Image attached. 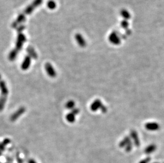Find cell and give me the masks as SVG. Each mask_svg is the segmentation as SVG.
Here are the masks:
<instances>
[{
	"instance_id": "obj_16",
	"label": "cell",
	"mask_w": 164,
	"mask_h": 163,
	"mask_svg": "<svg viewBox=\"0 0 164 163\" xmlns=\"http://www.w3.org/2000/svg\"><path fill=\"white\" fill-rule=\"evenodd\" d=\"M10 142V140L9 139H8V138H6V139H5L3 141V142H2V144H3L4 146H5V145H7L9 144Z\"/></svg>"
},
{
	"instance_id": "obj_12",
	"label": "cell",
	"mask_w": 164,
	"mask_h": 163,
	"mask_svg": "<svg viewBox=\"0 0 164 163\" xmlns=\"http://www.w3.org/2000/svg\"><path fill=\"white\" fill-rule=\"evenodd\" d=\"M156 147L155 145H150L147 147L145 150V153L146 154H150L153 152L155 150Z\"/></svg>"
},
{
	"instance_id": "obj_1",
	"label": "cell",
	"mask_w": 164,
	"mask_h": 163,
	"mask_svg": "<svg viewBox=\"0 0 164 163\" xmlns=\"http://www.w3.org/2000/svg\"><path fill=\"white\" fill-rule=\"evenodd\" d=\"M42 1L43 0H35L32 4H31L29 6H28L24 12L18 17L17 19L12 24V27L15 28L19 24H20L22 22H23L25 19L26 15L31 13L36 7H38L39 5L42 3Z\"/></svg>"
},
{
	"instance_id": "obj_3",
	"label": "cell",
	"mask_w": 164,
	"mask_h": 163,
	"mask_svg": "<svg viewBox=\"0 0 164 163\" xmlns=\"http://www.w3.org/2000/svg\"><path fill=\"white\" fill-rule=\"evenodd\" d=\"M26 111V108L25 107H20L16 111L12 114L10 117V120L12 122L15 121V120H17L20 116L23 114Z\"/></svg>"
},
{
	"instance_id": "obj_15",
	"label": "cell",
	"mask_w": 164,
	"mask_h": 163,
	"mask_svg": "<svg viewBox=\"0 0 164 163\" xmlns=\"http://www.w3.org/2000/svg\"><path fill=\"white\" fill-rule=\"evenodd\" d=\"M100 102L99 101H96V102H95L93 104H92V108L93 110H97L98 109L99 107V105Z\"/></svg>"
},
{
	"instance_id": "obj_6",
	"label": "cell",
	"mask_w": 164,
	"mask_h": 163,
	"mask_svg": "<svg viewBox=\"0 0 164 163\" xmlns=\"http://www.w3.org/2000/svg\"><path fill=\"white\" fill-rule=\"evenodd\" d=\"M31 64V58L29 56H26L22 63L21 68L24 71H26L28 68L30 67Z\"/></svg>"
},
{
	"instance_id": "obj_18",
	"label": "cell",
	"mask_w": 164,
	"mask_h": 163,
	"mask_svg": "<svg viewBox=\"0 0 164 163\" xmlns=\"http://www.w3.org/2000/svg\"><path fill=\"white\" fill-rule=\"evenodd\" d=\"M72 113L73 114H74L75 115L77 114H78L79 113V110L77 109H73V110H72Z\"/></svg>"
},
{
	"instance_id": "obj_17",
	"label": "cell",
	"mask_w": 164,
	"mask_h": 163,
	"mask_svg": "<svg viewBox=\"0 0 164 163\" xmlns=\"http://www.w3.org/2000/svg\"><path fill=\"white\" fill-rule=\"evenodd\" d=\"M150 160V157H148L146 159L141 160L139 163H148L149 161Z\"/></svg>"
},
{
	"instance_id": "obj_13",
	"label": "cell",
	"mask_w": 164,
	"mask_h": 163,
	"mask_svg": "<svg viewBox=\"0 0 164 163\" xmlns=\"http://www.w3.org/2000/svg\"><path fill=\"white\" fill-rule=\"evenodd\" d=\"M75 102L72 100H70L66 103L65 107L66 108L68 109H73V108L75 107Z\"/></svg>"
},
{
	"instance_id": "obj_19",
	"label": "cell",
	"mask_w": 164,
	"mask_h": 163,
	"mask_svg": "<svg viewBox=\"0 0 164 163\" xmlns=\"http://www.w3.org/2000/svg\"><path fill=\"white\" fill-rule=\"evenodd\" d=\"M4 149H5V146L2 143H0V151L4 150Z\"/></svg>"
},
{
	"instance_id": "obj_11",
	"label": "cell",
	"mask_w": 164,
	"mask_h": 163,
	"mask_svg": "<svg viewBox=\"0 0 164 163\" xmlns=\"http://www.w3.org/2000/svg\"><path fill=\"white\" fill-rule=\"evenodd\" d=\"M18 54V52L17 51H16L14 49L12 50V51L10 52V53L9 54V59L11 61L14 60L16 58V56H17Z\"/></svg>"
},
{
	"instance_id": "obj_21",
	"label": "cell",
	"mask_w": 164,
	"mask_h": 163,
	"mask_svg": "<svg viewBox=\"0 0 164 163\" xmlns=\"http://www.w3.org/2000/svg\"><path fill=\"white\" fill-rule=\"evenodd\" d=\"M1 75H0V80H1Z\"/></svg>"
},
{
	"instance_id": "obj_7",
	"label": "cell",
	"mask_w": 164,
	"mask_h": 163,
	"mask_svg": "<svg viewBox=\"0 0 164 163\" xmlns=\"http://www.w3.org/2000/svg\"><path fill=\"white\" fill-rule=\"evenodd\" d=\"M27 50L30 58H33V59H37L38 57V55L33 48L31 47H28Z\"/></svg>"
},
{
	"instance_id": "obj_14",
	"label": "cell",
	"mask_w": 164,
	"mask_h": 163,
	"mask_svg": "<svg viewBox=\"0 0 164 163\" xmlns=\"http://www.w3.org/2000/svg\"><path fill=\"white\" fill-rule=\"evenodd\" d=\"M47 7L50 9H54L56 8V3L53 1H49L47 3Z\"/></svg>"
},
{
	"instance_id": "obj_10",
	"label": "cell",
	"mask_w": 164,
	"mask_h": 163,
	"mask_svg": "<svg viewBox=\"0 0 164 163\" xmlns=\"http://www.w3.org/2000/svg\"><path fill=\"white\" fill-rule=\"evenodd\" d=\"M66 120L70 123H73L75 121V114L72 113H69L66 115Z\"/></svg>"
},
{
	"instance_id": "obj_4",
	"label": "cell",
	"mask_w": 164,
	"mask_h": 163,
	"mask_svg": "<svg viewBox=\"0 0 164 163\" xmlns=\"http://www.w3.org/2000/svg\"><path fill=\"white\" fill-rule=\"evenodd\" d=\"M45 70L50 77H51L52 78L55 77L56 76V72L55 71V69L53 68L52 65L49 63H46L45 64Z\"/></svg>"
},
{
	"instance_id": "obj_22",
	"label": "cell",
	"mask_w": 164,
	"mask_h": 163,
	"mask_svg": "<svg viewBox=\"0 0 164 163\" xmlns=\"http://www.w3.org/2000/svg\"><path fill=\"white\" fill-rule=\"evenodd\" d=\"M1 155V151H0V155Z\"/></svg>"
},
{
	"instance_id": "obj_8",
	"label": "cell",
	"mask_w": 164,
	"mask_h": 163,
	"mask_svg": "<svg viewBox=\"0 0 164 163\" xmlns=\"http://www.w3.org/2000/svg\"><path fill=\"white\" fill-rule=\"evenodd\" d=\"M158 124H156V123H153V122H151V123H149V124H147L146 125V128L147 129L150 130H152V131H154V130H156L158 129Z\"/></svg>"
},
{
	"instance_id": "obj_9",
	"label": "cell",
	"mask_w": 164,
	"mask_h": 163,
	"mask_svg": "<svg viewBox=\"0 0 164 163\" xmlns=\"http://www.w3.org/2000/svg\"><path fill=\"white\" fill-rule=\"evenodd\" d=\"M7 96H4L1 95L0 97V111H2L5 107V103L7 101Z\"/></svg>"
},
{
	"instance_id": "obj_2",
	"label": "cell",
	"mask_w": 164,
	"mask_h": 163,
	"mask_svg": "<svg viewBox=\"0 0 164 163\" xmlns=\"http://www.w3.org/2000/svg\"><path fill=\"white\" fill-rule=\"evenodd\" d=\"M25 28L24 26H21L20 27L18 30V36L17 38V41H16V45H15V48L14 49L16 51L18 52L21 49L22 47L23 46V44L24 43L26 42V37L25 35L22 33V31L24 30Z\"/></svg>"
},
{
	"instance_id": "obj_23",
	"label": "cell",
	"mask_w": 164,
	"mask_h": 163,
	"mask_svg": "<svg viewBox=\"0 0 164 163\" xmlns=\"http://www.w3.org/2000/svg\"><path fill=\"white\" fill-rule=\"evenodd\" d=\"M154 163H159V162H154Z\"/></svg>"
},
{
	"instance_id": "obj_5",
	"label": "cell",
	"mask_w": 164,
	"mask_h": 163,
	"mask_svg": "<svg viewBox=\"0 0 164 163\" xmlns=\"http://www.w3.org/2000/svg\"><path fill=\"white\" fill-rule=\"evenodd\" d=\"M0 90H1V95L7 97L9 93V90L6 83L4 80H0Z\"/></svg>"
},
{
	"instance_id": "obj_20",
	"label": "cell",
	"mask_w": 164,
	"mask_h": 163,
	"mask_svg": "<svg viewBox=\"0 0 164 163\" xmlns=\"http://www.w3.org/2000/svg\"><path fill=\"white\" fill-rule=\"evenodd\" d=\"M29 163H37L34 160H33V159H30L29 161Z\"/></svg>"
}]
</instances>
